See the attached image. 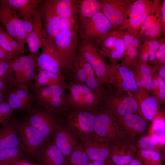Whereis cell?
Returning <instances> with one entry per match:
<instances>
[{
	"instance_id": "obj_4",
	"label": "cell",
	"mask_w": 165,
	"mask_h": 165,
	"mask_svg": "<svg viewBox=\"0 0 165 165\" xmlns=\"http://www.w3.org/2000/svg\"><path fill=\"white\" fill-rule=\"evenodd\" d=\"M20 148L32 157H37L46 141L42 135L26 120H19Z\"/></svg>"
},
{
	"instance_id": "obj_46",
	"label": "cell",
	"mask_w": 165,
	"mask_h": 165,
	"mask_svg": "<svg viewBox=\"0 0 165 165\" xmlns=\"http://www.w3.org/2000/svg\"><path fill=\"white\" fill-rule=\"evenodd\" d=\"M15 59L12 55L0 46V61H8Z\"/></svg>"
},
{
	"instance_id": "obj_14",
	"label": "cell",
	"mask_w": 165,
	"mask_h": 165,
	"mask_svg": "<svg viewBox=\"0 0 165 165\" xmlns=\"http://www.w3.org/2000/svg\"><path fill=\"white\" fill-rule=\"evenodd\" d=\"M38 6L32 11V29L26 39V43L30 52L29 54L35 59L38 56V51L41 47L42 39L46 36Z\"/></svg>"
},
{
	"instance_id": "obj_41",
	"label": "cell",
	"mask_w": 165,
	"mask_h": 165,
	"mask_svg": "<svg viewBox=\"0 0 165 165\" xmlns=\"http://www.w3.org/2000/svg\"><path fill=\"white\" fill-rule=\"evenodd\" d=\"M78 65V68L75 73L73 82L85 84L86 79L87 73L85 69L81 66Z\"/></svg>"
},
{
	"instance_id": "obj_57",
	"label": "cell",
	"mask_w": 165,
	"mask_h": 165,
	"mask_svg": "<svg viewBox=\"0 0 165 165\" xmlns=\"http://www.w3.org/2000/svg\"><path fill=\"white\" fill-rule=\"evenodd\" d=\"M144 165H156V164H146V163H145Z\"/></svg>"
},
{
	"instance_id": "obj_45",
	"label": "cell",
	"mask_w": 165,
	"mask_h": 165,
	"mask_svg": "<svg viewBox=\"0 0 165 165\" xmlns=\"http://www.w3.org/2000/svg\"><path fill=\"white\" fill-rule=\"evenodd\" d=\"M156 57L161 61L163 63L165 62V43L164 41H162L159 49L155 54Z\"/></svg>"
},
{
	"instance_id": "obj_21",
	"label": "cell",
	"mask_w": 165,
	"mask_h": 165,
	"mask_svg": "<svg viewBox=\"0 0 165 165\" xmlns=\"http://www.w3.org/2000/svg\"><path fill=\"white\" fill-rule=\"evenodd\" d=\"M37 158L40 165H68V160L53 142L47 144Z\"/></svg>"
},
{
	"instance_id": "obj_27",
	"label": "cell",
	"mask_w": 165,
	"mask_h": 165,
	"mask_svg": "<svg viewBox=\"0 0 165 165\" xmlns=\"http://www.w3.org/2000/svg\"><path fill=\"white\" fill-rule=\"evenodd\" d=\"M78 64L83 67L87 73L86 85L93 91L98 94L99 84L92 67L82 55L78 51Z\"/></svg>"
},
{
	"instance_id": "obj_29",
	"label": "cell",
	"mask_w": 165,
	"mask_h": 165,
	"mask_svg": "<svg viewBox=\"0 0 165 165\" xmlns=\"http://www.w3.org/2000/svg\"><path fill=\"white\" fill-rule=\"evenodd\" d=\"M124 124L126 128L134 132L141 133L146 130V122L142 117L137 115L129 114L124 116Z\"/></svg>"
},
{
	"instance_id": "obj_31",
	"label": "cell",
	"mask_w": 165,
	"mask_h": 165,
	"mask_svg": "<svg viewBox=\"0 0 165 165\" xmlns=\"http://www.w3.org/2000/svg\"><path fill=\"white\" fill-rule=\"evenodd\" d=\"M119 71L124 81L122 85L124 89L131 91L136 90L138 86L133 73L124 66L119 67Z\"/></svg>"
},
{
	"instance_id": "obj_55",
	"label": "cell",
	"mask_w": 165,
	"mask_h": 165,
	"mask_svg": "<svg viewBox=\"0 0 165 165\" xmlns=\"http://www.w3.org/2000/svg\"><path fill=\"white\" fill-rule=\"evenodd\" d=\"M128 165H142L141 163L137 160H133Z\"/></svg>"
},
{
	"instance_id": "obj_17",
	"label": "cell",
	"mask_w": 165,
	"mask_h": 165,
	"mask_svg": "<svg viewBox=\"0 0 165 165\" xmlns=\"http://www.w3.org/2000/svg\"><path fill=\"white\" fill-rule=\"evenodd\" d=\"M41 2L39 0H2L0 4L16 13L23 21L32 22V12Z\"/></svg>"
},
{
	"instance_id": "obj_32",
	"label": "cell",
	"mask_w": 165,
	"mask_h": 165,
	"mask_svg": "<svg viewBox=\"0 0 165 165\" xmlns=\"http://www.w3.org/2000/svg\"><path fill=\"white\" fill-rule=\"evenodd\" d=\"M158 101L153 97H148L141 103V109L145 117L152 119L157 112Z\"/></svg>"
},
{
	"instance_id": "obj_33",
	"label": "cell",
	"mask_w": 165,
	"mask_h": 165,
	"mask_svg": "<svg viewBox=\"0 0 165 165\" xmlns=\"http://www.w3.org/2000/svg\"><path fill=\"white\" fill-rule=\"evenodd\" d=\"M138 108V105L136 100L134 98L129 97L122 101L117 110L119 114L124 116L134 113Z\"/></svg>"
},
{
	"instance_id": "obj_53",
	"label": "cell",
	"mask_w": 165,
	"mask_h": 165,
	"mask_svg": "<svg viewBox=\"0 0 165 165\" xmlns=\"http://www.w3.org/2000/svg\"><path fill=\"white\" fill-rule=\"evenodd\" d=\"M88 165H106L105 162L89 160Z\"/></svg>"
},
{
	"instance_id": "obj_15",
	"label": "cell",
	"mask_w": 165,
	"mask_h": 165,
	"mask_svg": "<svg viewBox=\"0 0 165 165\" xmlns=\"http://www.w3.org/2000/svg\"><path fill=\"white\" fill-rule=\"evenodd\" d=\"M117 128L108 113L95 114L94 137L98 140L105 142L114 140L119 133Z\"/></svg>"
},
{
	"instance_id": "obj_37",
	"label": "cell",
	"mask_w": 165,
	"mask_h": 165,
	"mask_svg": "<svg viewBox=\"0 0 165 165\" xmlns=\"http://www.w3.org/2000/svg\"><path fill=\"white\" fill-rule=\"evenodd\" d=\"M7 32L0 27V46L15 58L18 57L12 48L7 36Z\"/></svg>"
},
{
	"instance_id": "obj_25",
	"label": "cell",
	"mask_w": 165,
	"mask_h": 165,
	"mask_svg": "<svg viewBox=\"0 0 165 165\" xmlns=\"http://www.w3.org/2000/svg\"><path fill=\"white\" fill-rule=\"evenodd\" d=\"M23 68V76L21 84L29 86L33 84L37 74L36 64V59L29 54L28 55L19 56L17 57ZM21 85V84H20Z\"/></svg>"
},
{
	"instance_id": "obj_30",
	"label": "cell",
	"mask_w": 165,
	"mask_h": 165,
	"mask_svg": "<svg viewBox=\"0 0 165 165\" xmlns=\"http://www.w3.org/2000/svg\"><path fill=\"white\" fill-rule=\"evenodd\" d=\"M89 159L83 145L77 146L70 155L68 165H88Z\"/></svg>"
},
{
	"instance_id": "obj_8",
	"label": "cell",
	"mask_w": 165,
	"mask_h": 165,
	"mask_svg": "<svg viewBox=\"0 0 165 165\" xmlns=\"http://www.w3.org/2000/svg\"><path fill=\"white\" fill-rule=\"evenodd\" d=\"M19 16L16 12L0 4V22L6 28V32L16 40L25 51L27 35L23 21Z\"/></svg>"
},
{
	"instance_id": "obj_42",
	"label": "cell",
	"mask_w": 165,
	"mask_h": 165,
	"mask_svg": "<svg viewBox=\"0 0 165 165\" xmlns=\"http://www.w3.org/2000/svg\"><path fill=\"white\" fill-rule=\"evenodd\" d=\"M113 162L117 165H128L133 160L130 155H120L115 154L112 157Z\"/></svg>"
},
{
	"instance_id": "obj_6",
	"label": "cell",
	"mask_w": 165,
	"mask_h": 165,
	"mask_svg": "<svg viewBox=\"0 0 165 165\" xmlns=\"http://www.w3.org/2000/svg\"><path fill=\"white\" fill-rule=\"evenodd\" d=\"M95 114L91 111L78 109L72 112L68 118L69 127L83 141L94 136Z\"/></svg>"
},
{
	"instance_id": "obj_24",
	"label": "cell",
	"mask_w": 165,
	"mask_h": 165,
	"mask_svg": "<svg viewBox=\"0 0 165 165\" xmlns=\"http://www.w3.org/2000/svg\"><path fill=\"white\" fill-rule=\"evenodd\" d=\"M79 0H48L61 19H77Z\"/></svg>"
},
{
	"instance_id": "obj_9",
	"label": "cell",
	"mask_w": 165,
	"mask_h": 165,
	"mask_svg": "<svg viewBox=\"0 0 165 165\" xmlns=\"http://www.w3.org/2000/svg\"><path fill=\"white\" fill-rule=\"evenodd\" d=\"M113 29L110 22L101 11L92 18L79 34L80 38L98 43L102 37Z\"/></svg>"
},
{
	"instance_id": "obj_1",
	"label": "cell",
	"mask_w": 165,
	"mask_h": 165,
	"mask_svg": "<svg viewBox=\"0 0 165 165\" xmlns=\"http://www.w3.org/2000/svg\"><path fill=\"white\" fill-rule=\"evenodd\" d=\"M78 27L60 31L53 42L59 59L62 75L73 82L78 68Z\"/></svg>"
},
{
	"instance_id": "obj_59",
	"label": "cell",
	"mask_w": 165,
	"mask_h": 165,
	"mask_svg": "<svg viewBox=\"0 0 165 165\" xmlns=\"http://www.w3.org/2000/svg\"><path fill=\"white\" fill-rule=\"evenodd\" d=\"M0 92V94L1 93H2V92Z\"/></svg>"
},
{
	"instance_id": "obj_49",
	"label": "cell",
	"mask_w": 165,
	"mask_h": 165,
	"mask_svg": "<svg viewBox=\"0 0 165 165\" xmlns=\"http://www.w3.org/2000/svg\"><path fill=\"white\" fill-rule=\"evenodd\" d=\"M160 15L162 20L163 28L165 31V0L163 1L160 7Z\"/></svg>"
},
{
	"instance_id": "obj_51",
	"label": "cell",
	"mask_w": 165,
	"mask_h": 165,
	"mask_svg": "<svg viewBox=\"0 0 165 165\" xmlns=\"http://www.w3.org/2000/svg\"><path fill=\"white\" fill-rule=\"evenodd\" d=\"M143 50V52L142 53L141 57L142 60L144 61H147L148 60L149 58V52L142 47H140Z\"/></svg>"
},
{
	"instance_id": "obj_23",
	"label": "cell",
	"mask_w": 165,
	"mask_h": 165,
	"mask_svg": "<svg viewBox=\"0 0 165 165\" xmlns=\"http://www.w3.org/2000/svg\"><path fill=\"white\" fill-rule=\"evenodd\" d=\"M49 95L45 108L53 112L61 111L67 105L68 93L66 87L61 85L55 84L48 86Z\"/></svg>"
},
{
	"instance_id": "obj_43",
	"label": "cell",
	"mask_w": 165,
	"mask_h": 165,
	"mask_svg": "<svg viewBox=\"0 0 165 165\" xmlns=\"http://www.w3.org/2000/svg\"><path fill=\"white\" fill-rule=\"evenodd\" d=\"M13 76H6L0 79V92L7 91L13 86Z\"/></svg>"
},
{
	"instance_id": "obj_18",
	"label": "cell",
	"mask_w": 165,
	"mask_h": 165,
	"mask_svg": "<svg viewBox=\"0 0 165 165\" xmlns=\"http://www.w3.org/2000/svg\"><path fill=\"white\" fill-rule=\"evenodd\" d=\"M19 128V120L15 119L0 128V149L11 148L20 149Z\"/></svg>"
},
{
	"instance_id": "obj_12",
	"label": "cell",
	"mask_w": 165,
	"mask_h": 165,
	"mask_svg": "<svg viewBox=\"0 0 165 165\" xmlns=\"http://www.w3.org/2000/svg\"><path fill=\"white\" fill-rule=\"evenodd\" d=\"M78 51L91 65L97 77L104 79L106 75L107 67L99 54L98 45L80 38L78 39Z\"/></svg>"
},
{
	"instance_id": "obj_48",
	"label": "cell",
	"mask_w": 165,
	"mask_h": 165,
	"mask_svg": "<svg viewBox=\"0 0 165 165\" xmlns=\"http://www.w3.org/2000/svg\"><path fill=\"white\" fill-rule=\"evenodd\" d=\"M138 49L132 47H129L126 49L127 55L130 59H133L137 56Z\"/></svg>"
},
{
	"instance_id": "obj_2",
	"label": "cell",
	"mask_w": 165,
	"mask_h": 165,
	"mask_svg": "<svg viewBox=\"0 0 165 165\" xmlns=\"http://www.w3.org/2000/svg\"><path fill=\"white\" fill-rule=\"evenodd\" d=\"M154 1L132 0L127 9L123 24L120 30L138 35L141 27L151 12Z\"/></svg>"
},
{
	"instance_id": "obj_39",
	"label": "cell",
	"mask_w": 165,
	"mask_h": 165,
	"mask_svg": "<svg viewBox=\"0 0 165 165\" xmlns=\"http://www.w3.org/2000/svg\"><path fill=\"white\" fill-rule=\"evenodd\" d=\"M13 60L0 63V77L13 76L14 73L12 68Z\"/></svg>"
},
{
	"instance_id": "obj_36",
	"label": "cell",
	"mask_w": 165,
	"mask_h": 165,
	"mask_svg": "<svg viewBox=\"0 0 165 165\" xmlns=\"http://www.w3.org/2000/svg\"><path fill=\"white\" fill-rule=\"evenodd\" d=\"M140 70L142 79L137 83V86L139 87L144 86L147 89H149L151 87L152 79L150 68L147 65L143 64L140 67Z\"/></svg>"
},
{
	"instance_id": "obj_7",
	"label": "cell",
	"mask_w": 165,
	"mask_h": 165,
	"mask_svg": "<svg viewBox=\"0 0 165 165\" xmlns=\"http://www.w3.org/2000/svg\"><path fill=\"white\" fill-rule=\"evenodd\" d=\"M41 48L42 52L36 60L37 71H48L63 77L57 48L53 41L46 36L43 38Z\"/></svg>"
},
{
	"instance_id": "obj_10",
	"label": "cell",
	"mask_w": 165,
	"mask_h": 165,
	"mask_svg": "<svg viewBox=\"0 0 165 165\" xmlns=\"http://www.w3.org/2000/svg\"><path fill=\"white\" fill-rule=\"evenodd\" d=\"M99 1L101 11L111 23L113 30L119 31L123 24L127 9L132 0Z\"/></svg>"
},
{
	"instance_id": "obj_40",
	"label": "cell",
	"mask_w": 165,
	"mask_h": 165,
	"mask_svg": "<svg viewBox=\"0 0 165 165\" xmlns=\"http://www.w3.org/2000/svg\"><path fill=\"white\" fill-rule=\"evenodd\" d=\"M165 122L161 119H156L154 121L152 129L154 134L159 136H165Z\"/></svg>"
},
{
	"instance_id": "obj_3",
	"label": "cell",
	"mask_w": 165,
	"mask_h": 165,
	"mask_svg": "<svg viewBox=\"0 0 165 165\" xmlns=\"http://www.w3.org/2000/svg\"><path fill=\"white\" fill-rule=\"evenodd\" d=\"M67 105L79 109L91 111L97 105L98 94L86 84L72 82L67 84Z\"/></svg>"
},
{
	"instance_id": "obj_35",
	"label": "cell",
	"mask_w": 165,
	"mask_h": 165,
	"mask_svg": "<svg viewBox=\"0 0 165 165\" xmlns=\"http://www.w3.org/2000/svg\"><path fill=\"white\" fill-rule=\"evenodd\" d=\"M142 157L145 161V163L158 165L161 160L160 155L151 150L143 149L141 152Z\"/></svg>"
},
{
	"instance_id": "obj_50",
	"label": "cell",
	"mask_w": 165,
	"mask_h": 165,
	"mask_svg": "<svg viewBox=\"0 0 165 165\" xmlns=\"http://www.w3.org/2000/svg\"><path fill=\"white\" fill-rule=\"evenodd\" d=\"M13 165H40L39 164H37L30 161L24 159L19 160L13 164Z\"/></svg>"
},
{
	"instance_id": "obj_47",
	"label": "cell",
	"mask_w": 165,
	"mask_h": 165,
	"mask_svg": "<svg viewBox=\"0 0 165 165\" xmlns=\"http://www.w3.org/2000/svg\"><path fill=\"white\" fill-rule=\"evenodd\" d=\"M158 84L160 86V94L161 99L163 100L165 99V84L163 79L160 77L159 79Z\"/></svg>"
},
{
	"instance_id": "obj_22",
	"label": "cell",
	"mask_w": 165,
	"mask_h": 165,
	"mask_svg": "<svg viewBox=\"0 0 165 165\" xmlns=\"http://www.w3.org/2000/svg\"><path fill=\"white\" fill-rule=\"evenodd\" d=\"M83 141L82 145L89 160L105 162L107 161L109 151L104 143L105 142L100 141L94 137Z\"/></svg>"
},
{
	"instance_id": "obj_44",
	"label": "cell",
	"mask_w": 165,
	"mask_h": 165,
	"mask_svg": "<svg viewBox=\"0 0 165 165\" xmlns=\"http://www.w3.org/2000/svg\"><path fill=\"white\" fill-rule=\"evenodd\" d=\"M139 145L141 148L148 150H152L155 147L152 144L151 137L149 135L143 137L139 141Z\"/></svg>"
},
{
	"instance_id": "obj_16",
	"label": "cell",
	"mask_w": 165,
	"mask_h": 165,
	"mask_svg": "<svg viewBox=\"0 0 165 165\" xmlns=\"http://www.w3.org/2000/svg\"><path fill=\"white\" fill-rule=\"evenodd\" d=\"M39 7L46 37L53 41L60 31L61 18L48 0L43 1Z\"/></svg>"
},
{
	"instance_id": "obj_28",
	"label": "cell",
	"mask_w": 165,
	"mask_h": 165,
	"mask_svg": "<svg viewBox=\"0 0 165 165\" xmlns=\"http://www.w3.org/2000/svg\"><path fill=\"white\" fill-rule=\"evenodd\" d=\"M25 156L17 148L0 149V165H13L19 160L25 159Z\"/></svg>"
},
{
	"instance_id": "obj_19",
	"label": "cell",
	"mask_w": 165,
	"mask_h": 165,
	"mask_svg": "<svg viewBox=\"0 0 165 165\" xmlns=\"http://www.w3.org/2000/svg\"><path fill=\"white\" fill-rule=\"evenodd\" d=\"M53 137V142L68 160L71 153L77 146L73 136L64 127L57 123Z\"/></svg>"
},
{
	"instance_id": "obj_58",
	"label": "cell",
	"mask_w": 165,
	"mask_h": 165,
	"mask_svg": "<svg viewBox=\"0 0 165 165\" xmlns=\"http://www.w3.org/2000/svg\"><path fill=\"white\" fill-rule=\"evenodd\" d=\"M3 61H0V63L1 62H2Z\"/></svg>"
},
{
	"instance_id": "obj_26",
	"label": "cell",
	"mask_w": 165,
	"mask_h": 165,
	"mask_svg": "<svg viewBox=\"0 0 165 165\" xmlns=\"http://www.w3.org/2000/svg\"><path fill=\"white\" fill-rule=\"evenodd\" d=\"M35 80L34 85L35 87L49 86L58 84L66 87L64 79L58 74L46 71L38 72Z\"/></svg>"
},
{
	"instance_id": "obj_5",
	"label": "cell",
	"mask_w": 165,
	"mask_h": 165,
	"mask_svg": "<svg viewBox=\"0 0 165 165\" xmlns=\"http://www.w3.org/2000/svg\"><path fill=\"white\" fill-rule=\"evenodd\" d=\"M28 112L27 121L36 129L47 141L53 134L56 119L51 111L34 104Z\"/></svg>"
},
{
	"instance_id": "obj_13",
	"label": "cell",
	"mask_w": 165,
	"mask_h": 165,
	"mask_svg": "<svg viewBox=\"0 0 165 165\" xmlns=\"http://www.w3.org/2000/svg\"><path fill=\"white\" fill-rule=\"evenodd\" d=\"M122 31L113 30L104 35L100 40L98 45L99 52L109 55L113 59H119L123 56L126 47Z\"/></svg>"
},
{
	"instance_id": "obj_34",
	"label": "cell",
	"mask_w": 165,
	"mask_h": 165,
	"mask_svg": "<svg viewBox=\"0 0 165 165\" xmlns=\"http://www.w3.org/2000/svg\"><path fill=\"white\" fill-rule=\"evenodd\" d=\"M13 111L5 99L0 102V123L2 126L10 121Z\"/></svg>"
},
{
	"instance_id": "obj_56",
	"label": "cell",
	"mask_w": 165,
	"mask_h": 165,
	"mask_svg": "<svg viewBox=\"0 0 165 165\" xmlns=\"http://www.w3.org/2000/svg\"><path fill=\"white\" fill-rule=\"evenodd\" d=\"M158 84V81L156 80H154L151 82V87L152 89H154L157 87Z\"/></svg>"
},
{
	"instance_id": "obj_20",
	"label": "cell",
	"mask_w": 165,
	"mask_h": 165,
	"mask_svg": "<svg viewBox=\"0 0 165 165\" xmlns=\"http://www.w3.org/2000/svg\"><path fill=\"white\" fill-rule=\"evenodd\" d=\"M99 0H79L77 12L79 33L83 29L93 16L101 11Z\"/></svg>"
},
{
	"instance_id": "obj_54",
	"label": "cell",
	"mask_w": 165,
	"mask_h": 165,
	"mask_svg": "<svg viewBox=\"0 0 165 165\" xmlns=\"http://www.w3.org/2000/svg\"><path fill=\"white\" fill-rule=\"evenodd\" d=\"M159 74L164 79H165V65L163 66L159 71Z\"/></svg>"
},
{
	"instance_id": "obj_60",
	"label": "cell",
	"mask_w": 165,
	"mask_h": 165,
	"mask_svg": "<svg viewBox=\"0 0 165 165\" xmlns=\"http://www.w3.org/2000/svg\"><path fill=\"white\" fill-rule=\"evenodd\" d=\"M2 77H0V79Z\"/></svg>"
},
{
	"instance_id": "obj_52",
	"label": "cell",
	"mask_w": 165,
	"mask_h": 165,
	"mask_svg": "<svg viewBox=\"0 0 165 165\" xmlns=\"http://www.w3.org/2000/svg\"><path fill=\"white\" fill-rule=\"evenodd\" d=\"M152 137L154 138L157 141V143H160L163 144H165V136H159L153 134L152 135Z\"/></svg>"
},
{
	"instance_id": "obj_11",
	"label": "cell",
	"mask_w": 165,
	"mask_h": 165,
	"mask_svg": "<svg viewBox=\"0 0 165 165\" xmlns=\"http://www.w3.org/2000/svg\"><path fill=\"white\" fill-rule=\"evenodd\" d=\"M28 86L21 84L13 86L6 92L5 99L14 110L28 112L34 102L33 95Z\"/></svg>"
},
{
	"instance_id": "obj_38",
	"label": "cell",
	"mask_w": 165,
	"mask_h": 165,
	"mask_svg": "<svg viewBox=\"0 0 165 165\" xmlns=\"http://www.w3.org/2000/svg\"><path fill=\"white\" fill-rule=\"evenodd\" d=\"M12 68L14 75V86L21 84L23 76V68L17 57L13 60Z\"/></svg>"
}]
</instances>
